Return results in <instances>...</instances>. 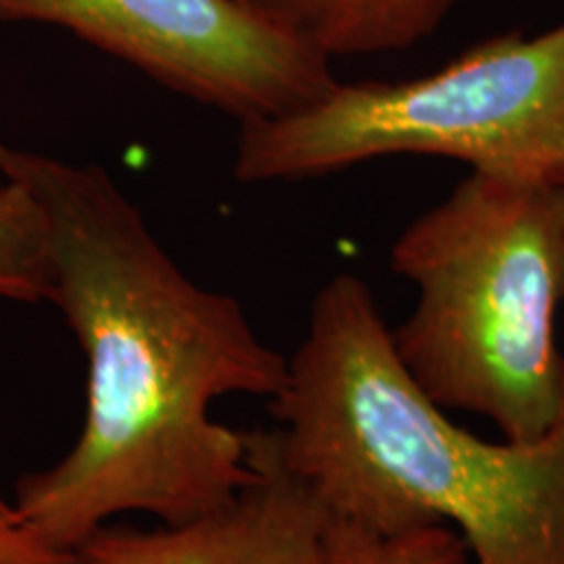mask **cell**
I'll return each instance as SVG.
<instances>
[{
	"label": "cell",
	"instance_id": "6da1fadb",
	"mask_svg": "<svg viewBox=\"0 0 564 564\" xmlns=\"http://www.w3.org/2000/svg\"><path fill=\"white\" fill-rule=\"evenodd\" d=\"M0 181L40 217L34 301L66 316L87 356L79 440L53 468L21 478L19 520L76 552L118 514L175 525L236 497L253 476L249 434L212 419V403L274 398L288 358L232 295L173 262L102 167L0 144Z\"/></svg>",
	"mask_w": 564,
	"mask_h": 564
},
{
	"label": "cell",
	"instance_id": "7a4b0ae2",
	"mask_svg": "<svg viewBox=\"0 0 564 564\" xmlns=\"http://www.w3.org/2000/svg\"><path fill=\"white\" fill-rule=\"evenodd\" d=\"M272 413L274 453L329 518L377 533L447 523L476 564H564V377L546 434L478 440L415 387L369 285L340 272Z\"/></svg>",
	"mask_w": 564,
	"mask_h": 564
},
{
	"label": "cell",
	"instance_id": "3957f363",
	"mask_svg": "<svg viewBox=\"0 0 564 564\" xmlns=\"http://www.w3.org/2000/svg\"><path fill=\"white\" fill-rule=\"evenodd\" d=\"M392 270L419 301L392 329L415 387L505 440H539L562 405L564 183L470 173L400 232Z\"/></svg>",
	"mask_w": 564,
	"mask_h": 564
},
{
	"label": "cell",
	"instance_id": "277c9868",
	"mask_svg": "<svg viewBox=\"0 0 564 564\" xmlns=\"http://www.w3.org/2000/svg\"><path fill=\"white\" fill-rule=\"evenodd\" d=\"M394 154L564 183V19L484 40L419 79L337 82L301 108L243 123L232 175L303 181Z\"/></svg>",
	"mask_w": 564,
	"mask_h": 564
},
{
	"label": "cell",
	"instance_id": "5b68a950",
	"mask_svg": "<svg viewBox=\"0 0 564 564\" xmlns=\"http://www.w3.org/2000/svg\"><path fill=\"white\" fill-rule=\"evenodd\" d=\"M0 24L61 26L241 123L337 84L333 61L238 0H0Z\"/></svg>",
	"mask_w": 564,
	"mask_h": 564
},
{
	"label": "cell",
	"instance_id": "8992f818",
	"mask_svg": "<svg viewBox=\"0 0 564 564\" xmlns=\"http://www.w3.org/2000/svg\"><path fill=\"white\" fill-rule=\"evenodd\" d=\"M253 476L215 510L152 531L102 528L76 549L82 564H327L329 514L274 453L249 434Z\"/></svg>",
	"mask_w": 564,
	"mask_h": 564
},
{
	"label": "cell",
	"instance_id": "52a82bcc",
	"mask_svg": "<svg viewBox=\"0 0 564 564\" xmlns=\"http://www.w3.org/2000/svg\"><path fill=\"white\" fill-rule=\"evenodd\" d=\"M324 58L405 51L440 30L460 0H238Z\"/></svg>",
	"mask_w": 564,
	"mask_h": 564
},
{
	"label": "cell",
	"instance_id": "ba28073f",
	"mask_svg": "<svg viewBox=\"0 0 564 564\" xmlns=\"http://www.w3.org/2000/svg\"><path fill=\"white\" fill-rule=\"evenodd\" d=\"M327 564H468V544L447 523H426L394 533L327 520Z\"/></svg>",
	"mask_w": 564,
	"mask_h": 564
},
{
	"label": "cell",
	"instance_id": "9c48e42d",
	"mask_svg": "<svg viewBox=\"0 0 564 564\" xmlns=\"http://www.w3.org/2000/svg\"><path fill=\"white\" fill-rule=\"evenodd\" d=\"M37 243L40 223L30 196L0 181V299H30Z\"/></svg>",
	"mask_w": 564,
	"mask_h": 564
},
{
	"label": "cell",
	"instance_id": "30bf717a",
	"mask_svg": "<svg viewBox=\"0 0 564 564\" xmlns=\"http://www.w3.org/2000/svg\"><path fill=\"white\" fill-rule=\"evenodd\" d=\"M0 564H82L79 554L42 539L24 520H0Z\"/></svg>",
	"mask_w": 564,
	"mask_h": 564
},
{
	"label": "cell",
	"instance_id": "8fae6325",
	"mask_svg": "<svg viewBox=\"0 0 564 564\" xmlns=\"http://www.w3.org/2000/svg\"><path fill=\"white\" fill-rule=\"evenodd\" d=\"M9 518H17V510H13V502L0 494V520H9Z\"/></svg>",
	"mask_w": 564,
	"mask_h": 564
}]
</instances>
